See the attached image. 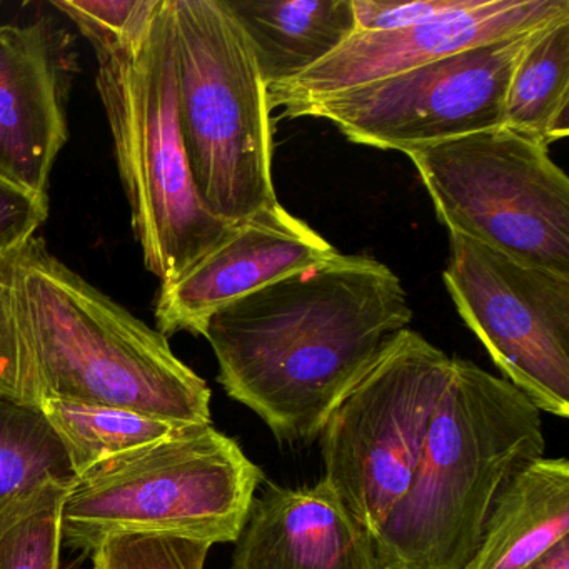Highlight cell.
<instances>
[{
  "instance_id": "cell-6",
  "label": "cell",
  "mask_w": 569,
  "mask_h": 569,
  "mask_svg": "<svg viewBox=\"0 0 569 569\" xmlns=\"http://www.w3.org/2000/svg\"><path fill=\"white\" fill-rule=\"evenodd\" d=\"M178 116L196 191L228 224L278 204L268 88L226 0H169Z\"/></svg>"
},
{
  "instance_id": "cell-4",
  "label": "cell",
  "mask_w": 569,
  "mask_h": 569,
  "mask_svg": "<svg viewBox=\"0 0 569 569\" xmlns=\"http://www.w3.org/2000/svg\"><path fill=\"white\" fill-rule=\"evenodd\" d=\"M264 475L212 425L182 426L76 476L61 506V545L91 555L119 535L236 542Z\"/></svg>"
},
{
  "instance_id": "cell-20",
  "label": "cell",
  "mask_w": 569,
  "mask_h": 569,
  "mask_svg": "<svg viewBox=\"0 0 569 569\" xmlns=\"http://www.w3.org/2000/svg\"><path fill=\"white\" fill-rule=\"evenodd\" d=\"M69 486H46L24 512L0 531V569H58L61 506Z\"/></svg>"
},
{
  "instance_id": "cell-24",
  "label": "cell",
  "mask_w": 569,
  "mask_h": 569,
  "mask_svg": "<svg viewBox=\"0 0 569 569\" xmlns=\"http://www.w3.org/2000/svg\"><path fill=\"white\" fill-rule=\"evenodd\" d=\"M48 216L49 196L32 194L0 178V252L34 236Z\"/></svg>"
},
{
  "instance_id": "cell-3",
  "label": "cell",
  "mask_w": 569,
  "mask_h": 569,
  "mask_svg": "<svg viewBox=\"0 0 569 569\" xmlns=\"http://www.w3.org/2000/svg\"><path fill=\"white\" fill-rule=\"evenodd\" d=\"M545 449L541 411L505 378L455 358L408 491L372 536L381 569H465L492 502Z\"/></svg>"
},
{
  "instance_id": "cell-2",
  "label": "cell",
  "mask_w": 569,
  "mask_h": 569,
  "mask_svg": "<svg viewBox=\"0 0 569 569\" xmlns=\"http://www.w3.org/2000/svg\"><path fill=\"white\" fill-rule=\"evenodd\" d=\"M0 399L98 402L211 425V389L168 338L31 236L0 252Z\"/></svg>"
},
{
  "instance_id": "cell-14",
  "label": "cell",
  "mask_w": 569,
  "mask_h": 569,
  "mask_svg": "<svg viewBox=\"0 0 569 569\" xmlns=\"http://www.w3.org/2000/svg\"><path fill=\"white\" fill-rule=\"evenodd\" d=\"M232 569H381L371 532L325 481L252 499Z\"/></svg>"
},
{
  "instance_id": "cell-21",
  "label": "cell",
  "mask_w": 569,
  "mask_h": 569,
  "mask_svg": "<svg viewBox=\"0 0 569 569\" xmlns=\"http://www.w3.org/2000/svg\"><path fill=\"white\" fill-rule=\"evenodd\" d=\"M94 49L96 58L134 48L148 34L162 0H52Z\"/></svg>"
},
{
  "instance_id": "cell-15",
  "label": "cell",
  "mask_w": 569,
  "mask_h": 569,
  "mask_svg": "<svg viewBox=\"0 0 569 569\" xmlns=\"http://www.w3.org/2000/svg\"><path fill=\"white\" fill-rule=\"evenodd\" d=\"M569 538V461L538 458L506 482L465 569H522Z\"/></svg>"
},
{
  "instance_id": "cell-7",
  "label": "cell",
  "mask_w": 569,
  "mask_h": 569,
  "mask_svg": "<svg viewBox=\"0 0 569 569\" xmlns=\"http://www.w3.org/2000/svg\"><path fill=\"white\" fill-rule=\"evenodd\" d=\"M548 148L499 126L406 156L449 232L569 276V179Z\"/></svg>"
},
{
  "instance_id": "cell-12",
  "label": "cell",
  "mask_w": 569,
  "mask_h": 569,
  "mask_svg": "<svg viewBox=\"0 0 569 569\" xmlns=\"http://www.w3.org/2000/svg\"><path fill=\"white\" fill-rule=\"evenodd\" d=\"M336 252L279 202L269 206L236 224L176 281L161 284L154 306L156 329L166 338L181 331L201 336L219 309L325 262Z\"/></svg>"
},
{
  "instance_id": "cell-18",
  "label": "cell",
  "mask_w": 569,
  "mask_h": 569,
  "mask_svg": "<svg viewBox=\"0 0 569 569\" xmlns=\"http://www.w3.org/2000/svg\"><path fill=\"white\" fill-rule=\"evenodd\" d=\"M502 126L548 146L569 134V18L542 29L522 56Z\"/></svg>"
},
{
  "instance_id": "cell-23",
  "label": "cell",
  "mask_w": 569,
  "mask_h": 569,
  "mask_svg": "<svg viewBox=\"0 0 569 569\" xmlns=\"http://www.w3.org/2000/svg\"><path fill=\"white\" fill-rule=\"evenodd\" d=\"M469 0H352L356 32L411 28L466 8Z\"/></svg>"
},
{
  "instance_id": "cell-25",
  "label": "cell",
  "mask_w": 569,
  "mask_h": 569,
  "mask_svg": "<svg viewBox=\"0 0 569 569\" xmlns=\"http://www.w3.org/2000/svg\"><path fill=\"white\" fill-rule=\"evenodd\" d=\"M522 569H569V538L561 539Z\"/></svg>"
},
{
  "instance_id": "cell-5",
  "label": "cell",
  "mask_w": 569,
  "mask_h": 569,
  "mask_svg": "<svg viewBox=\"0 0 569 569\" xmlns=\"http://www.w3.org/2000/svg\"><path fill=\"white\" fill-rule=\"evenodd\" d=\"M98 59V86L146 268L176 281L234 228L199 198L178 116L169 0L138 46Z\"/></svg>"
},
{
  "instance_id": "cell-10",
  "label": "cell",
  "mask_w": 569,
  "mask_h": 569,
  "mask_svg": "<svg viewBox=\"0 0 569 569\" xmlns=\"http://www.w3.org/2000/svg\"><path fill=\"white\" fill-rule=\"evenodd\" d=\"M442 282L505 379L541 412L569 416V276L449 232Z\"/></svg>"
},
{
  "instance_id": "cell-16",
  "label": "cell",
  "mask_w": 569,
  "mask_h": 569,
  "mask_svg": "<svg viewBox=\"0 0 569 569\" xmlns=\"http://www.w3.org/2000/svg\"><path fill=\"white\" fill-rule=\"evenodd\" d=\"M266 88L298 78L356 32L352 0H226Z\"/></svg>"
},
{
  "instance_id": "cell-8",
  "label": "cell",
  "mask_w": 569,
  "mask_h": 569,
  "mask_svg": "<svg viewBox=\"0 0 569 569\" xmlns=\"http://www.w3.org/2000/svg\"><path fill=\"white\" fill-rule=\"evenodd\" d=\"M455 358L399 332L319 435L322 481L372 536L408 491Z\"/></svg>"
},
{
  "instance_id": "cell-17",
  "label": "cell",
  "mask_w": 569,
  "mask_h": 569,
  "mask_svg": "<svg viewBox=\"0 0 569 569\" xmlns=\"http://www.w3.org/2000/svg\"><path fill=\"white\" fill-rule=\"evenodd\" d=\"M76 472L41 409L0 399V531L48 485L71 486Z\"/></svg>"
},
{
  "instance_id": "cell-19",
  "label": "cell",
  "mask_w": 569,
  "mask_h": 569,
  "mask_svg": "<svg viewBox=\"0 0 569 569\" xmlns=\"http://www.w3.org/2000/svg\"><path fill=\"white\" fill-rule=\"evenodd\" d=\"M39 409L61 439L76 476L182 428L156 416L98 402L51 399Z\"/></svg>"
},
{
  "instance_id": "cell-9",
  "label": "cell",
  "mask_w": 569,
  "mask_h": 569,
  "mask_svg": "<svg viewBox=\"0 0 569 569\" xmlns=\"http://www.w3.org/2000/svg\"><path fill=\"white\" fill-rule=\"evenodd\" d=\"M545 28L309 102L291 119H326L355 144L405 154L499 128L512 74Z\"/></svg>"
},
{
  "instance_id": "cell-1",
  "label": "cell",
  "mask_w": 569,
  "mask_h": 569,
  "mask_svg": "<svg viewBox=\"0 0 569 569\" xmlns=\"http://www.w3.org/2000/svg\"><path fill=\"white\" fill-rule=\"evenodd\" d=\"M411 321L408 291L392 269L336 252L219 309L201 336L226 395L282 445H309Z\"/></svg>"
},
{
  "instance_id": "cell-13",
  "label": "cell",
  "mask_w": 569,
  "mask_h": 569,
  "mask_svg": "<svg viewBox=\"0 0 569 569\" xmlns=\"http://www.w3.org/2000/svg\"><path fill=\"white\" fill-rule=\"evenodd\" d=\"M68 71L44 22L0 26V178L32 194L68 142Z\"/></svg>"
},
{
  "instance_id": "cell-11",
  "label": "cell",
  "mask_w": 569,
  "mask_h": 569,
  "mask_svg": "<svg viewBox=\"0 0 569 569\" xmlns=\"http://www.w3.org/2000/svg\"><path fill=\"white\" fill-rule=\"evenodd\" d=\"M566 18L569 0H469L466 8L411 28L355 32L315 68L269 88V109L291 118L309 102Z\"/></svg>"
},
{
  "instance_id": "cell-22",
  "label": "cell",
  "mask_w": 569,
  "mask_h": 569,
  "mask_svg": "<svg viewBox=\"0 0 569 569\" xmlns=\"http://www.w3.org/2000/svg\"><path fill=\"white\" fill-rule=\"evenodd\" d=\"M211 545L171 535H119L91 552L92 569H204Z\"/></svg>"
}]
</instances>
